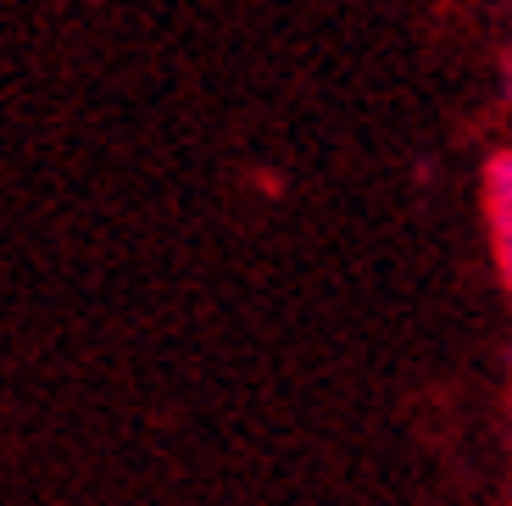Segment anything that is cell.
I'll return each mask as SVG.
<instances>
[{"label": "cell", "instance_id": "cell-1", "mask_svg": "<svg viewBox=\"0 0 512 506\" xmlns=\"http://www.w3.org/2000/svg\"><path fill=\"white\" fill-rule=\"evenodd\" d=\"M485 234H490L496 273L512 295V145L485 162Z\"/></svg>", "mask_w": 512, "mask_h": 506}]
</instances>
